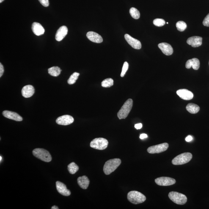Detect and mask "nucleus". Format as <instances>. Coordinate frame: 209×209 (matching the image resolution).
Instances as JSON below:
<instances>
[{
    "mask_svg": "<svg viewBox=\"0 0 209 209\" xmlns=\"http://www.w3.org/2000/svg\"><path fill=\"white\" fill-rule=\"evenodd\" d=\"M121 163V161L119 158L111 159L105 162L103 166V170L105 174L109 175L114 172Z\"/></svg>",
    "mask_w": 209,
    "mask_h": 209,
    "instance_id": "1",
    "label": "nucleus"
},
{
    "mask_svg": "<svg viewBox=\"0 0 209 209\" xmlns=\"http://www.w3.org/2000/svg\"><path fill=\"white\" fill-rule=\"evenodd\" d=\"M128 200L135 205L142 203L145 202L146 197L142 193L137 191H131L129 192L127 196Z\"/></svg>",
    "mask_w": 209,
    "mask_h": 209,
    "instance_id": "2",
    "label": "nucleus"
},
{
    "mask_svg": "<svg viewBox=\"0 0 209 209\" xmlns=\"http://www.w3.org/2000/svg\"><path fill=\"white\" fill-rule=\"evenodd\" d=\"M133 106V100L131 98L128 99L117 113V117L119 119H122L126 118L131 111Z\"/></svg>",
    "mask_w": 209,
    "mask_h": 209,
    "instance_id": "3",
    "label": "nucleus"
},
{
    "mask_svg": "<svg viewBox=\"0 0 209 209\" xmlns=\"http://www.w3.org/2000/svg\"><path fill=\"white\" fill-rule=\"evenodd\" d=\"M34 156L39 159L46 162H49L52 160L49 152L42 148L34 149L32 152Z\"/></svg>",
    "mask_w": 209,
    "mask_h": 209,
    "instance_id": "4",
    "label": "nucleus"
},
{
    "mask_svg": "<svg viewBox=\"0 0 209 209\" xmlns=\"http://www.w3.org/2000/svg\"><path fill=\"white\" fill-rule=\"evenodd\" d=\"M169 197L171 201L177 205H184L187 202V198L185 195L177 192H170L169 193Z\"/></svg>",
    "mask_w": 209,
    "mask_h": 209,
    "instance_id": "5",
    "label": "nucleus"
},
{
    "mask_svg": "<svg viewBox=\"0 0 209 209\" xmlns=\"http://www.w3.org/2000/svg\"><path fill=\"white\" fill-rule=\"evenodd\" d=\"M191 153H184L178 155L172 160V163L174 165H181L189 162L192 158Z\"/></svg>",
    "mask_w": 209,
    "mask_h": 209,
    "instance_id": "6",
    "label": "nucleus"
},
{
    "mask_svg": "<svg viewBox=\"0 0 209 209\" xmlns=\"http://www.w3.org/2000/svg\"><path fill=\"white\" fill-rule=\"evenodd\" d=\"M108 143L107 140L105 138H97L91 141L90 145L92 148L98 150H103L107 147Z\"/></svg>",
    "mask_w": 209,
    "mask_h": 209,
    "instance_id": "7",
    "label": "nucleus"
},
{
    "mask_svg": "<svg viewBox=\"0 0 209 209\" xmlns=\"http://www.w3.org/2000/svg\"><path fill=\"white\" fill-rule=\"evenodd\" d=\"M169 147V145L167 143H163L149 147L147 149V152L151 154L160 153L166 151Z\"/></svg>",
    "mask_w": 209,
    "mask_h": 209,
    "instance_id": "8",
    "label": "nucleus"
},
{
    "mask_svg": "<svg viewBox=\"0 0 209 209\" xmlns=\"http://www.w3.org/2000/svg\"><path fill=\"white\" fill-rule=\"evenodd\" d=\"M155 182L157 185L160 186H169L176 183L175 179L169 177H160L155 179Z\"/></svg>",
    "mask_w": 209,
    "mask_h": 209,
    "instance_id": "9",
    "label": "nucleus"
},
{
    "mask_svg": "<svg viewBox=\"0 0 209 209\" xmlns=\"http://www.w3.org/2000/svg\"><path fill=\"white\" fill-rule=\"evenodd\" d=\"M74 121V119L71 116L66 115L58 118L56 120L58 125H70Z\"/></svg>",
    "mask_w": 209,
    "mask_h": 209,
    "instance_id": "10",
    "label": "nucleus"
},
{
    "mask_svg": "<svg viewBox=\"0 0 209 209\" xmlns=\"http://www.w3.org/2000/svg\"><path fill=\"white\" fill-rule=\"evenodd\" d=\"M125 40L134 49H140L141 48V44L139 40L133 38L129 34H126L125 36Z\"/></svg>",
    "mask_w": 209,
    "mask_h": 209,
    "instance_id": "11",
    "label": "nucleus"
},
{
    "mask_svg": "<svg viewBox=\"0 0 209 209\" xmlns=\"http://www.w3.org/2000/svg\"><path fill=\"white\" fill-rule=\"evenodd\" d=\"M177 94L180 98L186 100H191L194 96L193 93L187 89H179L177 91Z\"/></svg>",
    "mask_w": 209,
    "mask_h": 209,
    "instance_id": "12",
    "label": "nucleus"
},
{
    "mask_svg": "<svg viewBox=\"0 0 209 209\" xmlns=\"http://www.w3.org/2000/svg\"><path fill=\"white\" fill-rule=\"evenodd\" d=\"M56 185L57 189L60 194L66 196L70 195L71 194L70 191L67 189L66 186L64 184L57 181L56 183Z\"/></svg>",
    "mask_w": 209,
    "mask_h": 209,
    "instance_id": "13",
    "label": "nucleus"
},
{
    "mask_svg": "<svg viewBox=\"0 0 209 209\" xmlns=\"http://www.w3.org/2000/svg\"><path fill=\"white\" fill-rule=\"evenodd\" d=\"M202 37L198 36H193L188 39L187 43L193 48H197L202 45Z\"/></svg>",
    "mask_w": 209,
    "mask_h": 209,
    "instance_id": "14",
    "label": "nucleus"
},
{
    "mask_svg": "<svg viewBox=\"0 0 209 209\" xmlns=\"http://www.w3.org/2000/svg\"><path fill=\"white\" fill-rule=\"evenodd\" d=\"M86 36L91 41L96 43H101L102 42V37L99 34L93 31H89L87 33Z\"/></svg>",
    "mask_w": 209,
    "mask_h": 209,
    "instance_id": "15",
    "label": "nucleus"
},
{
    "mask_svg": "<svg viewBox=\"0 0 209 209\" xmlns=\"http://www.w3.org/2000/svg\"><path fill=\"white\" fill-rule=\"evenodd\" d=\"M3 115L7 118L12 119L16 121H21L23 120L22 117L17 113L13 111H3Z\"/></svg>",
    "mask_w": 209,
    "mask_h": 209,
    "instance_id": "16",
    "label": "nucleus"
},
{
    "mask_svg": "<svg viewBox=\"0 0 209 209\" xmlns=\"http://www.w3.org/2000/svg\"><path fill=\"white\" fill-rule=\"evenodd\" d=\"M158 48L166 56H170L173 53V49L169 44L166 43H161L159 44Z\"/></svg>",
    "mask_w": 209,
    "mask_h": 209,
    "instance_id": "17",
    "label": "nucleus"
},
{
    "mask_svg": "<svg viewBox=\"0 0 209 209\" xmlns=\"http://www.w3.org/2000/svg\"><path fill=\"white\" fill-rule=\"evenodd\" d=\"M67 32H68V29L66 26H63L61 27L57 31L56 37H55L56 40L58 42L62 40L67 35Z\"/></svg>",
    "mask_w": 209,
    "mask_h": 209,
    "instance_id": "18",
    "label": "nucleus"
},
{
    "mask_svg": "<svg viewBox=\"0 0 209 209\" xmlns=\"http://www.w3.org/2000/svg\"><path fill=\"white\" fill-rule=\"evenodd\" d=\"M34 93V86L31 85L25 86L21 91L22 95L25 98H28L32 97Z\"/></svg>",
    "mask_w": 209,
    "mask_h": 209,
    "instance_id": "19",
    "label": "nucleus"
},
{
    "mask_svg": "<svg viewBox=\"0 0 209 209\" xmlns=\"http://www.w3.org/2000/svg\"><path fill=\"white\" fill-rule=\"evenodd\" d=\"M200 66V62L197 58H193L192 59L189 60L187 61L185 64V67L187 69L191 68V67L194 70H198Z\"/></svg>",
    "mask_w": 209,
    "mask_h": 209,
    "instance_id": "20",
    "label": "nucleus"
},
{
    "mask_svg": "<svg viewBox=\"0 0 209 209\" xmlns=\"http://www.w3.org/2000/svg\"><path fill=\"white\" fill-rule=\"evenodd\" d=\"M32 30L35 35L40 36L44 34L45 29L42 25L37 22H34L32 25Z\"/></svg>",
    "mask_w": 209,
    "mask_h": 209,
    "instance_id": "21",
    "label": "nucleus"
},
{
    "mask_svg": "<svg viewBox=\"0 0 209 209\" xmlns=\"http://www.w3.org/2000/svg\"><path fill=\"white\" fill-rule=\"evenodd\" d=\"M77 181L78 185L83 189H87L89 186V180L86 176L78 177Z\"/></svg>",
    "mask_w": 209,
    "mask_h": 209,
    "instance_id": "22",
    "label": "nucleus"
},
{
    "mask_svg": "<svg viewBox=\"0 0 209 209\" xmlns=\"http://www.w3.org/2000/svg\"><path fill=\"white\" fill-rule=\"evenodd\" d=\"M186 108L187 111L193 114H196L200 110V108L199 106L193 103H189L187 105Z\"/></svg>",
    "mask_w": 209,
    "mask_h": 209,
    "instance_id": "23",
    "label": "nucleus"
},
{
    "mask_svg": "<svg viewBox=\"0 0 209 209\" xmlns=\"http://www.w3.org/2000/svg\"><path fill=\"white\" fill-rule=\"evenodd\" d=\"M62 70L58 67H52L48 69V73L52 76L57 77L60 75Z\"/></svg>",
    "mask_w": 209,
    "mask_h": 209,
    "instance_id": "24",
    "label": "nucleus"
},
{
    "mask_svg": "<svg viewBox=\"0 0 209 209\" xmlns=\"http://www.w3.org/2000/svg\"><path fill=\"white\" fill-rule=\"evenodd\" d=\"M67 169L70 174H74L78 172L79 168L75 162H72L67 166Z\"/></svg>",
    "mask_w": 209,
    "mask_h": 209,
    "instance_id": "25",
    "label": "nucleus"
},
{
    "mask_svg": "<svg viewBox=\"0 0 209 209\" xmlns=\"http://www.w3.org/2000/svg\"><path fill=\"white\" fill-rule=\"evenodd\" d=\"M114 80L112 79L107 78L102 82L101 85L103 87L109 88L114 85Z\"/></svg>",
    "mask_w": 209,
    "mask_h": 209,
    "instance_id": "26",
    "label": "nucleus"
},
{
    "mask_svg": "<svg viewBox=\"0 0 209 209\" xmlns=\"http://www.w3.org/2000/svg\"><path fill=\"white\" fill-rule=\"evenodd\" d=\"M80 75V73H77V72L73 73L67 80V83L70 84H75L76 83V80H78Z\"/></svg>",
    "mask_w": 209,
    "mask_h": 209,
    "instance_id": "27",
    "label": "nucleus"
},
{
    "mask_svg": "<svg viewBox=\"0 0 209 209\" xmlns=\"http://www.w3.org/2000/svg\"><path fill=\"white\" fill-rule=\"evenodd\" d=\"M129 12L132 17L135 19L137 20L139 18L140 15L139 11L135 8H131L130 9Z\"/></svg>",
    "mask_w": 209,
    "mask_h": 209,
    "instance_id": "28",
    "label": "nucleus"
},
{
    "mask_svg": "<svg viewBox=\"0 0 209 209\" xmlns=\"http://www.w3.org/2000/svg\"><path fill=\"white\" fill-rule=\"evenodd\" d=\"M176 26L178 30L180 31H183L185 30L187 28V25L184 22L179 21L177 22L176 24Z\"/></svg>",
    "mask_w": 209,
    "mask_h": 209,
    "instance_id": "29",
    "label": "nucleus"
},
{
    "mask_svg": "<svg viewBox=\"0 0 209 209\" xmlns=\"http://www.w3.org/2000/svg\"><path fill=\"white\" fill-rule=\"evenodd\" d=\"M153 23L155 26L161 27L164 25L166 21L162 19L157 18L153 20Z\"/></svg>",
    "mask_w": 209,
    "mask_h": 209,
    "instance_id": "30",
    "label": "nucleus"
},
{
    "mask_svg": "<svg viewBox=\"0 0 209 209\" xmlns=\"http://www.w3.org/2000/svg\"><path fill=\"white\" fill-rule=\"evenodd\" d=\"M129 68V64L128 62H125L124 63L123 67H122L121 73L120 76L121 77H123L126 73L127 70H128Z\"/></svg>",
    "mask_w": 209,
    "mask_h": 209,
    "instance_id": "31",
    "label": "nucleus"
},
{
    "mask_svg": "<svg viewBox=\"0 0 209 209\" xmlns=\"http://www.w3.org/2000/svg\"><path fill=\"white\" fill-rule=\"evenodd\" d=\"M202 23H203L204 26L209 27V13L207 16L204 19Z\"/></svg>",
    "mask_w": 209,
    "mask_h": 209,
    "instance_id": "32",
    "label": "nucleus"
},
{
    "mask_svg": "<svg viewBox=\"0 0 209 209\" xmlns=\"http://www.w3.org/2000/svg\"><path fill=\"white\" fill-rule=\"evenodd\" d=\"M42 6L47 7L49 6V1L48 0H39Z\"/></svg>",
    "mask_w": 209,
    "mask_h": 209,
    "instance_id": "33",
    "label": "nucleus"
},
{
    "mask_svg": "<svg viewBox=\"0 0 209 209\" xmlns=\"http://www.w3.org/2000/svg\"><path fill=\"white\" fill-rule=\"evenodd\" d=\"M4 72V67H3V65L1 63H0V77H1V76H2Z\"/></svg>",
    "mask_w": 209,
    "mask_h": 209,
    "instance_id": "34",
    "label": "nucleus"
},
{
    "mask_svg": "<svg viewBox=\"0 0 209 209\" xmlns=\"http://www.w3.org/2000/svg\"><path fill=\"white\" fill-rule=\"evenodd\" d=\"M143 127L142 124L141 123L137 124L134 125L135 128L137 129H140L142 128Z\"/></svg>",
    "mask_w": 209,
    "mask_h": 209,
    "instance_id": "35",
    "label": "nucleus"
},
{
    "mask_svg": "<svg viewBox=\"0 0 209 209\" xmlns=\"http://www.w3.org/2000/svg\"><path fill=\"white\" fill-rule=\"evenodd\" d=\"M185 140L187 142H190V141H191L193 140L192 136H188L185 138Z\"/></svg>",
    "mask_w": 209,
    "mask_h": 209,
    "instance_id": "36",
    "label": "nucleus"
},
{
    "mask_svg": "<svg viewBox=\"0 0 209 209\" xmlns=\"http://www.w3.org/2000/svg\"><path fill=\"white\" fill-rule=\"evenodd\" d=\"M148 137V135L146 134H142L140 136V138L141 139H144V138H147Z\"/></svg>",
    "mask_w": 209,
    "mask_h": 209,
    "instance_id": "37",
    "label": "nucleus"
},
{
    "mask_svg": "<svg viewBox=\"0 0 209 209\" xmlns=\"http://www.w3.org/2000/svg\"><path fill=\"white\" fill-rule=\"evenodd\" d=\"M52 209H59V208H58V207H57L56 206H53L51 208Z\"/></svg>",
    "mask_w": 209,
    "mask_h": 209,
    "instance_id": "38",
    "label": "nucleus"
},
{
    "mask_svg": "<svg viewBox=\"0 0 209 209\" xmlns=\"http://www.w3.org/2000/svg\"><path fill=\"white\" fill-rule=\"evenodd\" d=\"M0 159H1V160H0V161L1 162V160H2V157L1 156L0 157Z\"/></svg>",
    "mask_w": 209,
    "mask_h": 209,
    "instance_id": "39",
    "label": "nucleus"
},
{
    "mask_svg": "<svg viewBox=\"0 0 209 209\" xmlns=\"http://www.w3.org/2000/svg\"><path fill=\"white\" fill-rule=\"evenodd\" d=\"M4 0H0V3L2 2L3 1H4Z\"/></svg>",
    "mask_w": 209,
    "mask_h": 209,
    "instance_id": "40",
    "label": "nucleus"
},
{
    "mask_svg": "<svg viewBox=\"0 0 209 209\" xmlns=\"http://www.w3.org/2000/svg\"><path fill=\"white\" fill-rule=\"evenodd\" d=\"M167 24H169V23L167 22Z\"/></svg>",
    "mask_w": 209,
    "mask_h": 209,
    "instance_id": "41",
    "label": "nucleus"
}]
</instances>
